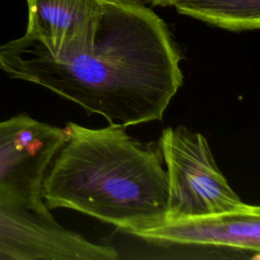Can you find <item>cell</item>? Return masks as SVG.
Listing matches in <instances>:
<instances>
[{
    "instance_id": "6da1fadb",
    "label": "cell",
    "mask_w": 260,
    "mask_h": 260,
    "mask_svg": "<svg viewBox=\"0 0 260 260\" xmlns=\"http://www.w3.org/2000/svg\"><path fill=\"white\" fill-rule=\"evenodd\" d=\"M181 54L166 22L134 2H104L90 45L48 53L23 35L0 46V69L41 85L109 123L160 121L183 83Z\"/></svg>"
},
{
    "instance_id": "7a4b0ae2",
    "label": "cell",
    "mask_w": 260,
    "mask_h": 260,
    "mask_svg": "<svg viewBox=\"0 0 260 260\" xmlns=\"http://www.w3.org/2000/svg\"><path fill=\"white\" fill-rule=\"evenodd\" d=\"M63 129L43 181L49 209H73L132 236L166 222L169 185L158 142H141L112 123Z\"/></svg>"
},
{
    "instance_id": "3957f363",
    "label": "cell",
    "mask_w": 260,
    "mask_h": 260,
    "mask_svg": "<svg viewBox=\"0 0 260 260\" xmlns=\"http://www.w3.org/2000/svg\"><path fill=\"white\" fill-rule=\"evenodd\" d=\"M64 129L25 113L0 121V255L15 260H115L117 250L66 230L43 198Z\"/></svg>"
},
{
    "instance_id": "277c9868",
    "label": "cell",
    "mask_w": 260,
    "mask_h": 260,
    "mask_svg": "<svg viewBox=\"0 0 260 260\" xmlns=\"http://www.w3.org/2000/svg\"><path fill=\"white\" fill-rule=\"evenodd\" d=\"M168 174L166 221L247 208L219 171L206 138L180 125L166 128L157 141Z\"/></svg>"
},
{
    "instance_id": "5b68a950",
    "label": "cell",
    "mask_w": 260,
    "mask_h": 260,
    "mask_svg": "<svg viewBox=\"0 0 260 260\" xmlns=\"http://www.w3.org/2000/svg\"><path fill=\"white\" fill-rule=\"evenodd\" d=\"M134 236L158 244L216 247L259 255L260 208L250 204L237 211L166 221Z\"/></svg>"
},
{
    "instance_id": "8992f818",
    "label": "cell",
    "mask_w": 260,
    "mask_h": 260,
    "mask_svg": "<svg viewBox=\"0 0 260 260\" xmlns=\"http://www.w3.org/2000/svg\"><path fill=\"white\" fill-rule=\"evenodd\" d=\"M24 35L52 55L73 54L93 40L104 2L100 0H26Z\"/></svg>"
},
{
    "instance_id": "52a82bcc",
    "label": "cell",
    "mask_w": 260,
    "mask_h": 260,
    "mask_svg": "<svg viewBox=\"0 0 260 260\" xmlns=\"http://www.w3.org/2000/svg\"><path fill=\"white\" fill-rule=\"evenodd\" d=\"M184 15L231 31L258 29L260 0H174Z\"/></svg>"
},
{
    "instance_id": "ba28073f",
    "label": "cell",
    "mask_w": 260,
    "mask_h": 260,
    "mask_svg": "<svg viewBox=\"0 0 260 260\" xmlns=\"http://www.w3.org/2000/svg\"><path fill=\"white\" fill-rule=\"evenodd\" d=\"M102 2H134V3H142V4H150L153 6H170L173 5L174 0H100Z\"/></svg>"
}]
</instances>
